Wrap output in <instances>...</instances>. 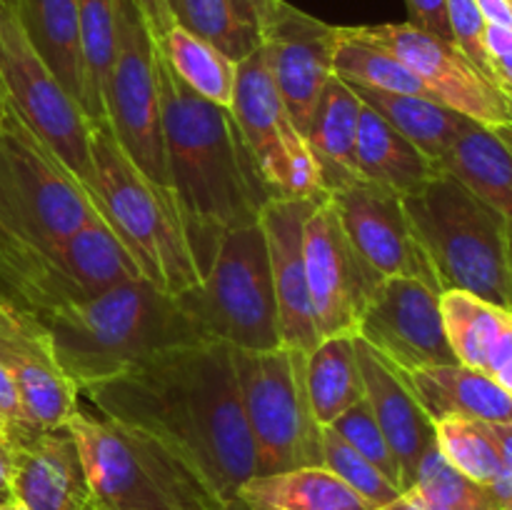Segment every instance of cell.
I'll return each instance as SVG.
<instances>
[{
	"instance_id": "35",
	"label": "cell",
	"mask_w": 512,
	"mask_h": 510,
	"mask_svg": "<svg viewBox=\"0 0 512 510\" xmlns=\"http://www.w3.org/2000/svg\"><path fill=\"white\" fill-rule=\"evenodd\" d=\"M435 443L455 470L495 495L503 483L505 468L488 423L463 418L435 420Z\"/></svg>"
},
{
	"instance_id": "44",
	"label": "cell",
	"mask_w": 512,
	"mask_h": 510,
	"mask_svg": "<svg viewBox=\"0 0 512 510\" xmlns=\"http://www.w3.org/2000/svg\"><path fill=\"white\" fill-rule=\"evenodd\" d=\"M230 3H233L238 18L260 33L263 25L270 20V15H273L278 0H230Z\"/></svg>"
},
{
	"instance_id": "32",
	"label": "cell",
	"mask_w": 512,
	"mask_h": 510,
	"mask_svg": "<svg viewBox=\"0 0 512 510\" xmlns=\"http://www.w3.org/2000/svg\"><path fill=\"white\" fill-rule=\"evenodd\" d=\"M155 43L180 83L188 85L208 103L228 110L233 108L235 83H238V63L233 58H228L208 40L185 30L183 25H173Z\"/></svg>"
},
{
	"instance_id": "25",
	"label": "cell",
	"mask_w": 512,
	"mask_h": 510,
	"mask_svg": "<svg viewBox=\"0 0 512 510\" xmlns=\"http://www.w3.org/2000/svg\"><path fill=\"white\" fill-rule=\"evenodd\" d=\"M358 170L360 180L393 190L403 198L418 193L443 173L438 160L425 155L365 103L358 128Z\"/></svg>"
},
{
	"instance_id": "24",
	"label": "cell",
	"mask_w": 512,
	"mask_h": 510,
	"mask_svg": "<svg viewBox=\"0 0 512 510\" xmlns=\"http://www.w3.org/2000/svg\"><path fill=\"white\" fill-rule=\"evenodd\" d=\"M363 100L355 95L350 83L333 75L325 85L320 103L310 123L308 148L318 163L325 193L358 183V128Z\"/></svg>"
},
{
	"instance_id": "7",
	"label": "cell",
	"mask_w": 512,
	"mask_h": 510,
	"mask_svg": "<svg viewBox=\"0 0 512 510\" xmlns=\"http://www.w3.org/2000/svg\"><path fill=\"white\" fill-rule=\"evenodd\" d=\"M78 440L98 510H228L213 490L150 435L78 410Z\"/></svg>"
},
{
	"instance_id": "11",
	"label": "cell",
	"mask_w": 512,
	"mask_h": 510,
	"mask_svg": "<svg viewBox=\"0 0 512 510\" xmlns=\"http://www.w3.org/2000/svg\"><path fill=\"white\" fill-rule=\"evenodd\" d=\"M0 85L23 123L90 195L93 125L30 45L13 0H0Z\"/></svg>"
},
{
	"instance_id": "12",
	"label": "cell",
	"mask_w": 512,
	"mask_h": 510,
	"mask_svg": "<svg viewBox=\"0 0 512 510\" xmlns=\"http://www.w3.org/2000/svg\"><path fill=\"white\" fill-rule=\"evenodd\" d=\"M155 55L158 43L135 0H115V58L105 93V123L135 168L170 188Z\"/></svg>"
},
{
	"instance_id": "46",
	"label": "cell",
	"mask_w": 512,
	"mask_h": 510,
	"mask_svg": "<svg viewBox=\"0 0 512 510\" xmlns=\"http://www.w3.org/2000/svg\"><path fill=\"white\" fill-rule=\"evenodd\" d=\"M483 43H485V50H488V55L493 63L500 58H508V55H512V28L485 23Z\"/></svg>"
},
{
	"instance_id": "50",
	"label": "cell",
	"mask_w": 512,
	"mask_h": 510,
	"mask_svg": "<svg viewBox=\"0 0 512 510\" xmlns=\"http://www.w3.org/2000/svg\"><path fill=\"white\" fill-rule=\"evenodd\" d=\"M0 510H25L23 505H18L15 500H5L3 505H0Z\"/></svg>"
},
{
	"instance_id": "28",
	"label": "cell",
	"mask_w": 512,
	"mask_h": 510,
	"mask_svg": "<svg viewBox=\"0 0 512 510\" xmlns=\"http://www.w3.org/2000/svg\"><path fill=\"white\" fill-rule=\"evenodd\" d=\"M440 168L498 210L512 233V150L498 130L470 123L453 148L440 158Z\"/></svg>"
},
{
	"instance_id": "31",
	"label": "cell",
	"mask_w": 512,
	"mask_h": 510,
	"mask_svg": "<svg viewBox=\"0 0 512 510\" xmlns=\"http://www.w3.org/2000/svg\"><path fill=\"white\" fill-rule=\"evenodd\" d=\"M440 310L445 335L458 363L488 373L490 358L512 325V310L465 290H445L440 295Z\"/></svg>"
},
{
	"instance_id": "39",
	"label": "cell",
	"mask_w": 512,
	"mask_h": 510,
	"mask_svg": "<svg viewBox=\"0 0 512 510\" xmlns=\"http://www.w3.org/2000/svg\"><path fill=\"white\" fill-rule=\"evenodd\" d=\"M448 8V23L450 33H453V43L483 70L488 78L495 80L493 60H490L488 50H485L483 33H485V18L480 15L478 3L475 0H445ZM498 83V80H495Z\"/></svg>"
},
{
	"instance_id": "6",
	"label": "cell",
	"mask_w": 512,
	"mask_h": 510,
	"mask_svg": "<svg viewBox=\"0 0 512 510\" xmlns=\"http://www.w3.org/2000/svg\"><path fill=\"white\" fill-rule=\"evenodd\" d=\"M98 220L83 185L23 123L0 85V258L48 248Z\"/></svg>"
},
{
	"instance_id": "42",
	"label": "cell",
	"mask_w": 512,
	"mask_h": 510,
	"mask_svg": "<svg viewBox=\"0 0 512 510\" xmlns=\"http://www.w3.org/2000/svg\"><path fill=\"white\" fill-rule=\"evenodd\" d=\"M488 375L505 393L512 395V325L508 328V333L500 338L498 348H495L493 358H490Z\"/></svg>"
},
{
	"instance_id": "45",
	"label": "cell",
	"mask_w": 512,
	"mask_h": 510,
	"mask_svg": "<svg viewBox=\"0 0 512 510\" xmlns=\"http://www.w3.org/2000/svg\"><path fill=\"white\" fill-rule=\"evenodd\" d=\"M380 510H458V508L440 503V500H435V498H428V495L420 493V490L408 488V490H403V493H400L393 503H388L385 508H380Z\"/></svg>"
},
{
	"instance_id": "38",
	"label": "cell",
	"mask_w": 512,
	"mask_h": 510,
	"mask_svg": "<svg viewBox=\"0 0 512 510\" xmlns=\"http://www.w3.org/2000/svg\"><path fill=\"white\" fill-rule=\"evenodd\" d=\"M330 428H333L345 443L353 445L363 458H368L385 478L393 480V483L403 490L398 460H395L393 450H390L388 440H385L383 430H380L368 400L363 398L360 403H355L353 408L345 410L340 418H335V423H330Z\"/></svg>"
},
{
	"instance_id": "19",
	"label": "cell",
	"mask_w": 512,
	"mask_h": 510,
	"mask_svg": "<svg viewBox=\"0 0 512 510\" xmlns=\"http://www.w3.org/2000/svg\"><path fill=\"white\" fill-rule=\"evenodd\" d=\"M0 363L18 388L33 428H65L80 410V390L60 368L48 330L15 305L0 315Z\"/></svg>"
},
{
	"instance_id": "30",
	"label": "cell",
	"mask_w": 512,
	"mask_h": 510,
	"mask_svg": "<svg viewBox=\"0 0 512 510\" xmlns=\"http://www.w3.org/2000/svg\"><path fill=\"white\" fill-rule=\"evenodd\" d=\"M305 375L310 405L320 425L335 423V418L365 398L355 335L320 340L313 353H308Z\"/></svg>"
},
{
	"instance_id": "55",
	"label": "cell",
	"mask_w": 512,
	"mask_h": 510,
	"mask_svg": "<svg viewBox=\"0 0 512 510\" xmlns=\"http://www.w3.org/2000/svg\"><path fill=\"white\" fill-rule=\"evenodd\" d=\"M0 433H5V430H3V423H0Z\"/></svg>"
},
{
	"instance_id": "1",
	"label": "cell",
	"mask_w": 512,
	"mask_h": 510,
	"mask_svg": "<svg viewBox=\"0 0 512 510\" xmlns=\"http://www.w3.org/2000/svg\"><path fill=\"white\" fill-rule=\"evenodd\" d=\"M83 393L103 418L150 435L183 460L228 510L258 475L230 345H175Z\"/></svg>"
},
{
	"instance_id": "15",
	"label": "cell",
	"mask_w": 512,
	"mask_h": 510,
	"mask_svg": "<svg viewBox=\"0 0 512 510\" xmlns=\"http://www.w3.org/2000/svg\"><path fill=\"white\" fill-rule=\"evenodd\" d=\"M305 275L320 340L358 335L360 318L383 275L370 268L340 225L330 195L305 220Z\"/></svg>"
},
{
	"instance_id": "9",
	"label": "cell",
	"mask_w": 512,
	"mask_h": 510,
	"mask_svg": "<svg viewBox=\"0 0 512 510\" xmlns=\"http://www.w3.org/2000/svg\"><path fill=\"white\" fill-rule=\"evenodd\" d=\"M235 378L255 445L258 475L323 468V425L308 395V353L288 345L235 350Z\"/></svg>"
},
{
	"instance_id": "53",
	"label": "cell",
	"mask_w": 512,
	"mask_h": 510,
	"mask_svg": "<svg viewBox=\"0 0 512 510\" xmlns=\"http://www.w3.org/2000/svg\"><path fill=\"white\" fill-rule=\"evenodd\" d=\"M510 265H512V240H510Z\"/></svg>"
},
{
	"instance_id": "48",
	"label": "cell",
	"mask_w": 512,
	"mask_h": 510,
	"mask_svg": "<svg viewBox=\"0 0 512 510\" xmlns=\"http://www.w3.org/2000/svg\"><path fill=\"white\" fill-rule=\"evenodd\" d=\"M15 443L5 433H0V495L10 500V478H13Z\"/></svg>"
},
{
	"instance_id": "29",
	"label": "cell",
	"mask_w": 512,
	"mask_h": 510,
	"mask_svg": "<svg viewBox=\"0 0 512 510\" xmlns=\"http://www.w3.org/2000/svg\"><path fill=\"white\" fill-rule=\"evenodd\" d=\"M348 83V80H345ZM360 100L375 113L383 115L395 130L405 135L410 143L418 145L425 155L433 160L443 158L455 140L465 133L473 120L460 115L458 110L438 103L430 98H418V95L403 93H385V90L368 88V85L350 83Z\"/></svg>"
},
{
	"instance_id": "51",
	"label": "cell",
	"mask_w": 512,
	"mask_h": 510,
	"mask_svg": "<svg viewBox=\"0 0 512 510\" xmlns=\"http://www.w3.org/2000/svg\"><path fill=\"white\" fill-rule=\"evenodd\" d=\"M10 308H13V303H10V300H5L3 295H0V315H5V313H8Z\"/></svg>"
},
{
	"instance_id": "37",
	"label": "cell",
	"mask_w": 512,
	"mask_h": 510,
	"mask_svg": "<svg viewBox=\"0 0 512 510\" xmlns=\"http://www.w3.org/2000/svg\"><path fill=\"white\" fill-rule=\"evenodd\" d=\"M323 468L338 475L350 490L360 495L373 510L393 503L403 490L385 478L368 458L358 453L350 443H345L330 425H323Z\"/></svg>"
},
{
	"instance_id": "34",
	"label": "cell",
	"mask_w": 512,
	"mask_h": 510,
	"mask_svg": "<svg viewBox=\"0 0 512 510\" xmlns=\"http://www.w3.org/2000/svg\"><path fill=\"white\" fill-rule=\"evenodd\" d=\"M85 65V115L90 125L105 123V93L115 58V0H75Z\"/></svg>"
},
{
	"instance_id": "4",
	"label": "cell",
	"mask_w": 512,
	"mask_h": 510,
	"mask_svg": "<svg viewBox=\"0 0 512 510\" xmlns=\"http://www.w3.org/2000/svg\"><path fill=\"white\" fill-rule=\"evenodd\" d=\"M90 155V200L138 265L140 278L168 295L195 288L203 278L173 190L153 183L135 168L108 123L93 125Z\"/></svg>"
},
{
	"instance_id": "26",
	"label": "cell",
	"mask_w": 512,
	"mask_h": 510,
	"mask_svg": "<svg viewBox=\"0 0 512 510\" xmlns=\"http://www.w3.org/2000/svg\"><path fill=\"white\" fill-rule=\"evenodd\" d=\"M30 45L85 110V65L75 0H13Z\"/></svg>"
},
{
	"instance_id": "16",
	"label": "cell",
	"mask_w": 512,
	"mask_h": 510,
	"mask_svg": "<svg viewBox=\"0 0 512 510\" xmlns=\"http://www.w3.org/2000/svg\"><path fill=\"white\" fill-rule=\"evenodd\" d=\"M440 290L415 278H383L365 308L358 338L400 370L458 363L448 343Z\"/></svg>"
},
{
	"instance_id": "40",
	"label": "cell",
	"mask_w": 512,
	"mask_h": 510,
	"mask_svg": "<svg viewBox=\"0 0 512 510\" xmlns=\"http://www.w3.org/2000/svg\"><path fill=\"white\" fill-rule=\"evenodd\" d=\"M0 423H3L5 435H8L10 440H20L38 430L30 425L23 403H20L18 388H15V383L10 380L3 363H0Z\"/></svg>"
},
{
	"instance_id": "21",
	"label": "cell",
	"mask_w": 512,
	"mask_h": 510,
	"mask_svg": "<svg viewBox=\"0 0 512 510\" xmlns=\"http://www.w3.org/2000/svg\"><path fill=\"white\" fill-rule=\"evenodd\" d=\"M10 500L25 510H98L78 440L70 428H45L13 440Z\"/></svg>"
},
{
	"instance_id": "22",
	"label": "cell",
	"mask_w": 512,
	"mask_h": 510,
	"mask_svg": "<svg viewBox=\"0 0 512 510\" xmlns=\"http://www.w3.org/2000/svg\"><path fill=\"white\" fill-rule=\"evenodd\" d=\"M355 353L363 373L365 400L393 450L400 468L403 490L413 485L418 465L435 445V423L405 383L403 370L390 363L380 350L355 335Z\"/></svg>"
},
{
	"instance_id": "23",
	"label": "cell",
	"mask_w": 512,
	"mask_h": 510,
	"mask_svg": "<svg viewBox=\"0 0 512 510\" xmlns=\"http://www.w3.org/2000/svg\"><path fill=\"white\" fill-rule=\"evenodd\" d=\"M418 403L430 420L463 418L480 423H512V395L488 373L463 363L428 365L405 373Z\"/></svg>"
},
{
	"instance_id": "33",
	"label": "cell",
	"mask_w": 512,
	"mask_h": 510,
	"mask_svg": "<svg viewBox=\"0 0 512 510\" xmlns=\"http://www.w3.org/2000/svg\"><path fill=\"white\" fill-rule=\"evenodd\" d=\"M333 70L338 78L348 80V83L368 85V88L385 90V93L418 95V98L435 100L433 90L420 80L415 70H410L403 60H398L388 50L360 40L358 35L350 33V28H338Z\"/></svg>"
},
{
	"instance_id": "13",
	"label": "cell",
	"mask_w": 512,
	"mask_h": 510,
	"mask_svg": "<svg viewBox=\"0 0 512 510\" xmlns=\"http://www.w3.org/2000/svg\"><path fill=\"white\" fill-rule=\"evenodd\" d=\"M230 113L273 198H328L308 140L295 128L260 45L238 63Z\"/></svg>"
},
{
	"instance_id": "18",
	"label": "cell",
	"mask_w": 512,
	"mask_h": 510,
	"mask_svg": "<svg viewBox=\"0 0 512 510\" xmlns=\"http://www.w3.org/2000/svg\"><path fill=\"white\" fill-rule=\"evenodd\" d=\"M330 200L345 235L370 268L383 278H415L440 290L428 255L405 213L403 195L358 180L330 193Z\"/></svg>"
},
{
	"instance_id": "43",
	"label": "cell",
	"mask_w": 512,
	"mask_h": 510,
	"mask_svg": "<svg viewBox=\"0 0 512 510\" xmlns=\"http://www.w3.org/2000/svg\"><path fill=\"white\" fill-rule=\"evenodd\" d=\"M135 5H138V10L143 13L145 23H148L150 33H153L155 40H158L163 33H168V30L175 25V18L173 13H170L168 0H135Z\"/></svg>"
},
{
	"instance_id": "17",
	"label": "cell",
	"mask_w": 512,
	"mask_h": 510,
	"mask_svg": "<svg viewBox=\"0 0 512 510\" xmlns=\"http://www.w3.org/2000/svg\"><path fill=\"white\" fill-rule=\"evenodd\" d=\"M335 45L338 25L323 23L285 0H278L273 15L260 30V48L280 98L303 135H308L320 95L335 75Z\"/></svg>"
},
{
	"instance_id": "52",
	"label": "cell",
	"mask_w": 512,
	"mask_h": 510,
	"mask_svg": "<svg viewBox=\"0 0 512 510\" xmlns=\"http://www.w3.org/2000/svg\"><path fill=\"white\" fill-rule=\"evenodd\" d=\"M168 5H170V13H173V10H175V0H168ZM173 18H175V15H173Z\"/></svg>"
},
{
	"instance_id": "2",
	"label": "cell",
	"mask_w": 512,
	"mask_h": 510,
	"mask_svg": "<svg viewBox=\"0 0 512 510\" xmlns=\"http://www.w3.org/2000/svg\"><path fill=\"white\" fill-rule=\"evenodd\" d=\"M155 65L170 188L203 278L223 235L258 223L273 193L260 180L233 113L180 83L160 50Z\"/></svg>"
},
{
	"instance_id": "20",
	"label": "cell",
	"mask_w": 512,
	"mask_h": 510,
	"mask_svg": "<svg viewBox=\"0 0 512 510\" xmlns=\"http://www.w3.org/2000/svg\"><path fill=\"white\" fill-rule=\"evenodd\" d=\"M318 203L320 200L313 198H270L258 215V225L263 228L268 245L280 343L303 353H313L320 343L310 305L303 250L305 220Z\"/></svg>"
},
{
	"instance_id": "8",
	"label": "cell",
	"mask_w": 512,
	"mask_h": 510,
	"mask_svg": "<svg viewBox=\"0 0 512 510\" xmlns=\"http://www.w3.org/2000/svg\"><path fill=\"white\" fill-rule=\"evenodd\" d=\"M175 300L203 340L253 353L283 345L268 245L258 223L225 233L203 280Z\"/></svg>"
},
{
	"instance_id": "14",
	"label": "cell",
	"mask_w": 512,
	"mask_h": 510,
	"mask_svg": "<svg viewBox=\"0 0 512 510\" xmlns=\"http://www.w3.org/2000/svg\"><path fill=\"white\" fill-rule=\"evenodd\" d=\"M365 43L388 50L420 75L435 100L485 128H512V95L483 73L455 43L413 23L350 28Z\"/></svg>"
},
{
	"instance_id": "5",
	"label": "cell",
	"mask_w": 512,
	"mask_h": 510,
	"mask_svg": "<svg viewBox=\"0 0 512 510\" xmlns=\"http://www.w3.org/2000/svg\"><path fill=\"white\" fill-rule=\"evenodd\" d=\"M403 205L443 293L465 290L512 310V233L498 210L445 170Z\"/></svg>"
},
{
	"instance_id": "47",
	"label": "cell",
	"mask_w": 512,
	"mask_h": 510,
	"mask_svg": "<svg viewBox=\"0 0 512 510\" xmlns=\"http://www.w3.org/2000/svg\"><path fill=\"white\" fill-rule=\"evenodd\" d=\"M475 3L485 23L512 28V0H475Z\"/></svg>"
},
{
	"instance_id": "54",
	"label": "cell",
	"mask_w": 512,
	"mask_h": 510,
	"mask_svg": "<svg viewBox=\"0 0 512 510\" xmlns=\"http://www.w3.org/2000/svg\"><path fill=\"white\" fill-rule=\"evenodd\" d=\"M5 500H8V498H3V495H0V505H3V503H5Z\"/></svg>"
},
{
	"instance_id": "36",
	"label": "cell",
	"mask_w": 512,
	"mask_h": 510,
	"mask_svg": "<svg viewBox=\"0 0 512 510\" xmlns=\"http://www.w3.org/2000/svg\"><path fill=\"white\" fill-rule=\"evenodd\" d=\"M175 25H183L240 63L260 45V33L235 13L230 0H175Z\"/></svg>"
},
{
	"instance_id": "49",
	"label": "cell",
	"mask_w": 512,
	"mask_h": 510,
	"mask_svg": "<svg viewBox=\"0 0 512 510\" xmlns=\"http://www.w3.org/2000/svg\"><path fill=\"white\" fill-rule=\"evenodd\" d=\"M498 135H500V138H503V143L512 150V128H500Z\"/></svg>"
},
{
	"instance_id": "41",
	"label": "cell",
	"mask_w": 512,
	"mask_h": 510,
	"mask_svg": "<svg viewBox=\"0 0 512 510\" xmlns=\"http://www.w3.org/2000/svg\"><path fill=\"white\" fill-rule=\"evenodd\" d=\"M405 5H408L410 23L453 43L445 0H405Z\"/></svg>"
},
{
	"instance_id": "10",
	"label": "cell",
	"mask_w": 512,
	"mask_h": 510,
	"mask_svg": "<svg viewBox=\"0 0 512 510\" xmlns=\"http://www.w3.org/2000/svg\"><path fill=\"white\" fill-rule=\"evenodd\" d=\"M133 278H140L138 265L105 220L85 225L48 248L0 258L5 300L33 318L98 298Z\"/></svg>"
},
{
	"instance_id": "27",
	"label": "cell",
	"mask_w": 512,
	"mask_h": 510,
	"mask_svg": "<svg viewBox=\"0 0 512 510\" xmlns=\"http://www.w3.org/2000/svg\"><path fill=\"white\" fill-rule=\"evenodd\" d=\"M240 510H373L328 468L255 475L240 488Z\"/></svg>"
},
{
	"instance_id": "3",
	"label": "cell",
	"mask_w": 512,
	"mask_h": 510,
	"mask_svg": "<svg viewBox=\"0 0 512 510\" xmlns=\"http://www.w3.org/2000/svg\"><path fill=\"white\" fill-rule=\"evenodd\" d=\"M35 320L48 330L55 358L78 390L115 378L160 350L203 340L175 295L145 278Z\"/></svg>"
}]
</instances>
